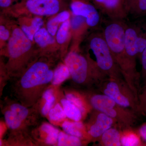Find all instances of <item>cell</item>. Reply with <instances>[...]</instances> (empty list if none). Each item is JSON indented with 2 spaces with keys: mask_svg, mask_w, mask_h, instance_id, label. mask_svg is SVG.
Returning a JSON list of instances; mask_svg holds the SVG:
<instances>
[{
  "mask_svg": "<svg viewBox=\"0 0 146 146\" xmlns=\"http://www.w3.org/2000/svg\"><path fill=\"white\" fill-rule=\"evenodd\" d=\"M47 57H36L20 76L13 78L12 95L25 106H34L51 85L54 71L52 68L51 58Z\"/></svg>",
  "mask_w": 146,
  "mask_h": 146,
  "instance_id": "1",
  "label": "cell"
},
{
  "mask_svg": "<svg viewBox=\"0 0 146 146\" xmlns=\"http://www.w3.org/2000/svg\"><path fill=\"white\" fill-rule=\"evenodd\" d=\"M125 21L109 19L102 32L125 80L138 96L141 74L137 71L136 64L130 60L126 50Z\"/></svg>",
  "mask_w": 146,
  "mask_h": 146,
  "instance_id": "2",
  "label": "cell"
},
{
  "mask_svg": "<svg viewBox=\"0 0 146 146\" xmlns=\"http://www.w3.org/2000/svg\"><path fill=\"white\" fill-rule=\"evenodd\" d=\"M64 61L73 83L79 89L97 91L102 82L108 78L87 53L72 51L67 55Z\"/></svg>",
  "mask_w": 146,
  "mask_h": 146,
  "instance_id": "3",
  "label": "cell"
},
{
  "mask_svg": "<svg viewBox=\"0 0 146 146\" xmlns=\"http://www.w3.org/2000/svg\"><path fill=\"white\" fill-rule=\"evenodd\" d=\"M31 42L21 28H13L7 44L8 59L5 65L10 79L20 76L36 58Z\"/></svg>",
  "mask_w": 146,
  "mask_h": 146,
  "instance_id": "4",
  "label": "cell"
},
{
  "mask_svg": "<svg viewBox=\"0 0 146 146\" xmlns=\"http://www.w3.org/2000/svg\"><path fill=\"white\" fill-rule=\"evenodd\" d=\"M93 109L103 112L113 119L121 130L132 128L142 115L118 104L108 96L95 90H83Z\"/></svg>",
  "mask_w": 146,
  "mask_h": 146,
  "instance_id": "5",
  "label": "cell"
},
{
  "mask_svg": "<svg viewBox=\"0 0 146 146\" xmlns=\"http://www.w3.org/2000/svg\"><path fill=\"white\" fill-rule=\"evenodd\" d=\"M87 50L93 55L98 68L109 78L124 79L102 32L93 33L89 36Z\"/></svg>",
  "mask_w": 146,
  "mask_h": 146,
  "instance_id": "6",
  "label": "cell"
},
{
  "mask_svg": "<svg viewBox=\"0 0 146 146\" xmlns=\"http://www.w3.org/2000/svg\"><path fill=\"white\" fill-rule=\"evenodd\" d=\"M96 91L108 96L120 105L143 116L138 95L123 79L106 78L100 84Z\"/></svg>",
  "mask_w": 146,
  "mask_h": 146,
  "instance_id": "7",
  "label": "cell"
},
{
  "mask_svg": "<svg viewBox=\"0 0 146 146\" xmlns=\"http://www.w3.org/2000/svg\"><path fill=\"white\" fill-rule=\"evenodd\" d=\"M125 46L129 57L136 64V58L140 57L146 46V23H126Z\"/></svg>",
  "mask_w": 146,
  "mask_h": 146,
  "instance_id": "8",
  "label": "cell"
},
{
  "mask_svg": "<svg viewBox=\"0 0 146 146\" xmlns=\"http://www.w3.org/2000/svg\"><path fill=\"white\" fill-rule=\"evenodd\" d=\"M85 124L89 143L96 142L108 129L116 126L115 120L103 112L93 109Z\"/></svg>",
  "mask_w": 146,
  "mask_h": 146,
  "instance_id": "9",
  "label": "cell"
},
{
  "mask_svg": "<svg viewBox=\"0 0 146 146\" xmlns=\"http://www.w3.org/2000/svg\"><path fill=\"white\" fill-rule=\"evenodd\" d=\"M70 8L73 15L85 18L88 26L94 28L100 27L102 22L101 13L94 4L89 2L73 0Z\"/></svg>",
  "mask_w": 146,
  "mask_h": 146,
  "instance_id": "10",
  "label": "cell"
},
{
  "mask_svg": "<svg viewBox=\"0 0 146 146\" xmlns=\"http://www.w3.org/2000/svg\"><path fill=\"white\" fill-rule=\"evenodd\" d=\"M101 13L110 20H125L128 15L125 0H91Z\"/></svg>",
  "mask_w": 146,
  "mask_h": 146,
  "instance_id": "11",
  "label": "cell"
},
{
  "mask_svg": "<svg viewBox=\"0 0 146 146\" xmlns=\"http://www.w3.org/2000/svg\"><path fill=\"white\" fill-rule=\"evenodd\" d=\"M60 131L47 122L36 126L31 131V136L36 146H57Z\"/></svg>",
  "mask_w": 146,
  "mask_h": 146,
  "instance_id": "12",
  "label": "cell"
},
{
  "mask_svg": "<svg viewBox=\"0 0 146 146\" xmlns=\"http://www.w3.org/2000/svg\"><path fill=\"white\" fill-rule=\"evenodd\" d=\"M4 105L9 108L32 129L38 125L40 113L35 106L28 107L20 102L7 99Z\"/></svg>",
  "mask_w": 146,
  "mask_h": 146,
  "instance_id": "13",
  "label": "cell"
},
{
  "mask_svg": "<svg viewBox=\"0 0 146 146\" xmlns=\"http://www.w3.org/2000/svg\"><path fill=\"white\" fill-rule=\"evenodd\" d=\"M25 6L29 12L39 16H51L60 10L59 0H26Z\"/></svg>",
  "mask_w": 146,
  "mask_h": 146,
  "instance_id": "14",
  "label": "cell"
},
{
  "mask_svg": "<svg viewBox=\"0 0 146 146\" xmlns=\"http://www.w3.org/2000/svg\"><path fill=\"white\" fill-rule=\"evenodd\" d=\"M64 96L81 110L84 119L91 113L93 109L89 103L85 93L82 90L76 89H66L64 90Z\"/></svg>",
  "mask_w": 146,
  "mask_h": 146,
  "instance_id": "15",
  "label": "cell"
},
{
  "mask_svg": "<svg viewBox=\"0 0 146 146\" xmlns=\"http://www.w3.org/2000/svg\"><path fill=\"white\" fill-rule=\"evenodd\" d=\"M57 86H50L35 105L43 117H47L50 110L57 102Z\"/></svg>",
  "mask_w": 146,
  "mask_h": 146,
  "instance_id": "16",
  "label": "cell"
},
{
  "mask_svg": "<svg viewBox=\"0 0 146 146\" xmlns=\"http://www.w3.org/2000/svg\"><path fill=\"white\" fill-rule=\"evenodd\" d=\"M61 126L66 133L80 138L87 143H89L86 126L82 121H70L67 119L61 124Z\"/></svg>",
  "mask_w": 146,
  "mask_h": 146,
  "instance_id": "17",
  "label": "cell"
},
{
  "mask_svg": "<svg viewBox=\"0 0 146 146\" xmlns=\"http://www.w3.org/2000/svg\"><path fill=\"white\" fill-rule=\"evenodd\" d=\"M19 21L20 28L32 42L34 39L35 35L44 24L43 19L40 17L21 18Z\"/></svg>",
  "mask_w": 146,
  "mask_h": 146,
  "instance_id": "18",
  "label": "cell"
},
{
  "mask_svg": "<svg viewBox=\"0 0 146 146\" xmlns=\"http://www.w3.org/2000/svg\"><path fill=\"white\" fill-rule=\"evenodd\" d=\"M121 142L123 146H146L137 129L132 128L121 130Z\"/></svg>",
  "mask_w": 146,
  "mask_h": 146,
  "instance_id": "19",
  "label": "cell"
},
{
  "mask_svg": "<svg viewBox=\"0 0 146 146\" xmlns=\"http://www.w3.org/2000/svg\"><path fill=\"white\" fill-rule=\"evenodd\" d=\"M121 129L114 126L106 131L97 142L101 146H121Z\"/></svg>",
  "mask_w": 146,
  "mask_h": 146,
  "instance_id": "20",
  "label": "cell"
},
{
  "mask_svg": "<svg viewBox=\"0 0 146 146\" xmlns=\"http://www.w3.org/2000/svg\"><path fill=\"white\" fill-rule=\"evenodd\" d=\"M35 41L37 45L43 50L44 52L53 51L50 46L55 44V41L53 36L46 29L41 28L35 35Z\"/></svg>",
  "mask_w": 146,
  "mask_h": 146,
  "instance_id": "21",
  "label": "cell"
},
{
  "mask_svg": "<svg viewBox=\"0 0 146 146\" xmlns=\"http://www.w3.org/2000/svg\"><path fill=\"white\" fill-rule=\"evenodd\" d=\"M64 95V94H63ZM60 102L63 107L67 117L76 121H82L84 119L83 115L80 109L72 102L67 100L63 96L59 98Z\"/></svg>",
  "mask_w": 146,
  "mask_h": 146,
  "instance_id": "22",
  "label": "cell"
},
{
  "mask_svg": "<svg viewBox=\"0 0 146 146\" xmlns=\"http://www.w3.org/2000/svg\"><path fill=\"white\" fill-rule=\"evenodd\" d=\"M128 15L135 17L146 16V0H125Z\"/></svg>",
  "mask_w": 146,
  "mask_h": 146,
  "instance_id": "23",
  "label": "cell"
},
{
  "mask_svg": "<svg viewBox=\"0 0 146 146\" xmlns=\"http://www.w3.org/2000/svg\"><path fill=\"white\" fill-rule=\"evenodd\" d=\"M47 117L52 123L57 125H61L68 118L61 104L58 102H56L50 110Z\"/></svg>",
  "mask_w": 146,
  "mask_h": 146,
  "instance_id": "24",
  "label": "cell"
},
{
  "mask_svg": "<svg viewBox=\"0 0 146 146\" xmlns=\"http://www.w3.org/2000/svg\"><path fill=\"white\" fill-rule=\"evenodd\" d=\"M70 12L67 11H64L48 21L47 24V29L51 35L54 36L59 25L70 19Z\"/></svg>",
  "mask_w": 146,
  "mask_h": 146,
  "instance_id": "25",
  "label": "cell"
},
{
  "mask_svg": "<svg viewBox=\"0 0 146 146\" xmlns=\"http://www.w3.org/2000/svg\"><path fill=\"white\" fill-rule=\"evenodd\" d=\"M70 77V71L67 65L61 63L57 66L54 71L51 85L57 86Z\"/></svg>",
  "mask_w": 146,
  "mask_h": 146,
  "instance_id": "26",
  "label": "cell"
},
{
  "mask_svg": "<svg viewBox=\"0 0 146 146\" xmlns=\"http://www.w3.org/2000/svg\"><path fill=\"white\" fill-rule=\"evenodd\" d=\"M87 144L85 141L76 136L70 135L65 132H59L57 146H79L86 145Z\"/></svg>",
  "mask_w": 146,
  "mask_h": 146,
  "instance_id": "27",
  "label": "cell"
},
{
  "mask_svg": "<svg viewBox=\"0 0 146 146\" xmlns=\"http://www.w3.org/2000/svg\"><path fill=\"white\" fill-rule=\"evenodd\" d=\"M71 27V21L70 19L61 24L56 33V41L58 44L63 45L67 42L70 35Z\"/></svg>",
  "mask_w": 146,
  "mask_h": 146,
  "instance_id": "28",
  "label": "cell"
},
{
  "mask_svg": "<svg viewBox=\"0 0 146 146\" xmlns=\"http://www.w3.org/2000/svg\"><path fill=\"white\" fill-rule=\"evenodd\" d=\"M143 86L140 87L138 98L140 109L143 116H146V78Z\"/></svg>",
  "mask_w": 146,
  "mask_h": 146,
  "instance_id": "29",
  "label": "cell"
},
{
  "mask_svg": "<svg viewBox=\"0 0 146 146\" xmlns=\"http://www.w3.org/2000/svg\"><path fill=\"white\" fill-rule=\"evenodd\" d=\"M74 16L71 21V27L73 30H75L81 26L84 22L86 23V20L82 16L74 15Z\"/></svg>",
  "mask_w": 146,
  "mask_h": 146,
  "instance_id": "30",
  "label": "cell"
},
{
  "mask_svg": "<svg viewBox=\"0 0 146 146\" xmlns=\"http://www.w3.org/2000/svg\"><path fill=\"white\" fill-rule=\"evenodd\" d=\"M11 35L10 32L6 27L3 25L0 26V39L1 42H5L9 40Z\"/></svg>",
  "mask_w": 146,
  "mask_h": 146,
  "instance_id": "31",
  "label": "cell"
},
{
  "mask_svg": "<svg viewBox=\"0 0 146 146\" xmlns=\"http://www.w3.org/2000/svg\"><path fill=\"white\" fill-rule=\"evenodd\" d=\"M142 65V76L145 79L146 78V46L140 56Z\"/></svg>",
  "mask_w": 146,
  "mask_h": 146,
  "instance_id": "32",
  "label": "cell"
},
{
  "mask_svg": "<svg viewBox=\"0 0 146 146\" xmlns=\"http://www.w3.org/2000/svg\"><path fill=\"white\" fill-rule=\"evenodd\" d=\"M137 130L143 141L146 143V121L143 123Z\"/></svg>",
  "mask_w": 146,
  "mask_h": 146,
  "instance_id": "33",
  "label": "cell"
},
{
  "mask_svg": "<svg viewBox=\"0 0 146 146\" xmlns=\"http://www.w3.org/2000/svg\"><path fill=\"white\" fill-rule=\"evenodd\" d=\"M79 1H84L89 2V0H79Z\"/></svg>",
  "mask_w": 146,
  "mask_h": 146,
  "instance_id": "34",
  "label": "cell"
}]
</instances>
